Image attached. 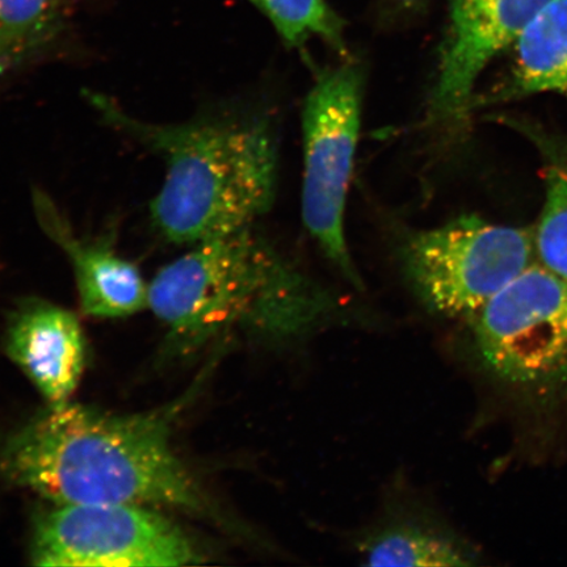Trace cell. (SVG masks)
Listing matches in <instances>:
<instances>
[{
    "label": "cell",
    "instance_id": "1",
    "mask_svg": "<svg viewBox=\"0 0 567 567\" xmlns=\"http://www.w3.org/2000/svg\"><path fill=\"white\" fill-rule=\"evenodd\" d=\"M177 411L117 415L70 401L49 405L6 443L0 471L54 505H136L216 517L173 449Z\"/></svg>",
    "mask_w": 567,
    "mask_h": 567
},
{
    "label": "cell",
    "instance_id": "4",
    "mask_svg": "<svg viewBox=\"0 0 567 567\" xmlns=\"http://www.w3.org/2000/svg\"><path fill=\"white\" fill-rule=\"evenodd\" d=\"M474 346L503 384L543 395L567 390V280L530 265L470 317Z\"/></svg>",
    "mask_w": 567,
    "mask_h": 567
},
{
    "label": "cell",
    "instance_id": "10",
    "mask_svg": "<svg viewBox=\"0 0 567 567\" xmlns=\"http://www.w3.org/2000/svg\"><path fill=\"white\" fill-rule=\"evenodd\" d=\"M4 343L49 405L70 401L86 365V343L73 313L44 300L24 301L11 316Z\"/></svg>",
    "mask_w": 567,
    "mask_h": 567
},
{
    "label": "cell",
    "instance_id": "12",
    "mask_svg": "<svg viewBox=\"0 0 567 567\" xmlns=\"http://www.w3.org/2000/svg\"><path fill=\"white\" fill-rule=\"evenodd\" d=\"M65 24V0H0V74L48 51Z\"/></svg>",
    "mask_w": 567,
    "mask_h": 567
},
{
    "label": "cell",
    "instance_id": "15",
    "mask_svg": "<svg viewBox=\"0 0 567 567\" xmlns=\"http://www.w3.org/2000/svg\"><path fill=\"white\" fill-rule=\"evenodd\" d=\"M265 13L290 47H301L313 35L344 54L343 27L324 0H250Z\"/></svg>",
    "mask_w": 567,
    "mask_h": 567
},
{
    "label": "cell",
    "instance_id": "16",
    "mask_svg": "<svg viewBox=\"0 0 567 567\" xmlns=\"http://www.w3.org/2000/svg\"><path fill=\"white\" fill-rule=\"evenodd\" d=\"M396 2H400L405 6H413V4L422 2V0H396Z\"/></svg>",
    "mask_w": 567,
    "mask_h": 567
},
{
    "label": "cell",
    "instance_id": "9",
    "mask_svg": "<svg viewBox=\"0 0 567 567\" xmlns=\"http://www.w3.org/2000/svg\"><path fill=\"white\" fill-rule=\"evenodd\" d=\"M35 219L45 236L61 248L73 266L84 315L122 318L147 308L148 284L136 265L120 257L113 239L78 237L69 219L44 190L33 189Z\"/></svg>",
    "mask_w": 567,
    "mask_h": 567
},
{
    "label": "cell",
    "instance_id": "11",
    "mask_svg": "<svg viewBox=\"0 0 567 567\" xmlns=\"http://www.w3.org/2000/svg\"><path fill=\"white\" fill-rule=\"evenodd\" d=\"M515 65L503 99L553 94L567 99V0H548L515 42Z\"/></svg>",
    "mask_w": 567,
    "mask_h": 567
},
{
    "label": "cell",
    "instance_id": "2",
    "mask_svg": "<svg viewBox=\"0 0 567 567\" xmlns=\"http://www.w3.org/2000/svg\"><path fill=\"white\" fill-rule=\"evenodd\" d=\"M193 246L148 284L147 309L167 329L174 353L200 351L234 330L287 343L334 315L331 296L251 226Z\"/></svg>",
    "mask_w": 567,
    "mask_h": 567
},
{
    "label": "cell",
    "instance_id": "5",
    "mask_svg": "<svg viewBox=\"0 0 567 567\" xmlns=\"http://www.w3.org/2000/svg\"><path fill=\"white\" fill-rule=\"evenodd\" d=\"M534 251L527 230L464 216L411 236L402 259L432 313L470 318L530 266Z\"/></svg>",
    "mask_w": 567,
    "mask_h": 567
},
{
    "label": "cell",
    "instance_id": "6",
    "mask_svg": "<svg viewBox=\"0 0 567 567\" xmlns=\"http://www.w3.org/2000/svg\"><path fill=\"white\" fill-rule=\"evenodd\" d=\"M361 95L360 69L344 63L318 75L303 109V223L354 287H361V281L347 247L343 224L359 140Z\"/></svg>",
    "mask_w": 567,
    "mask_h": 567
},
{
    "label": "cell",
    "instance_id": "3",
    "mask_svg": "<svg viewBox=\"0 0 567 567\" xmlns=\"http://www.w3.org/2000/svg\"><path fill=\"white\" fill-rule=\"evenodd\" d=\"M86 99L106 124L165 161L151 213L168 243L195 245L247 228L271 208L278 147L265 123L154 124L99 92L86 91Z\"/></svg>",
    "mask_w": 567,
    "mask_h": 567
},
{
    "label": "cell",
    "instance_id": "14",
    "mask_svg": "<svg viewBox=\"0 0 567 567\" xmlns=\"http://www.w3.org/2000/svg\"><path fill=\"white\" fill-rule=\"evenodd\" d=\"M544 158L545 198L535 233L542 265L567 280V140L537 136Z\"/></svg>",
    "mask_w": 567,
    "mask_h": 567
},
{
    "label": "cell",
    "instance_id": "8",
    "mask_svg": "<svg viewBox=\"0 0 567 567\" xmlns=\"http://www.w3.org/2000/svg\"><path fill=\"white\" fill-rule=\"evenodd\" d=\"M548 0H450L451 28L431 95V120L456 122L473 105L478 78L514 47Z\"/></svg>",
    "mask_w": 567,
    "mask_h": 567
},
{
    "label": "cell",
    "instance_id": "13",
    "mask_svg": "<svg viewBox=\"0 0 567 567\" xmlns=\"http://www.w3.org/2000/svg\"><path fill=\"white\" fill-rule=\"evenodd\" d=\"M370 566H465L471 555L442 530L416 522H399L375 530L360 545Z\"/></svg>",
    "mask_w": 567,
    "mask_h": 567
},
{
    "label": "cell",
    "instance_id": "7",
    "mask_svg": "<svg viewBox=\"0 0 567 567\" xmlns=\"http://www.w3.org/2000/svg\"><path fill=\"white\" fill-rule=\"evenodd\" d=\"M38 566H187L205 556L157 508L136 505H54L35 522Z\"/></svg>",
    "mask_w": 567,
    "mask_h": 567
}]
</instances>
